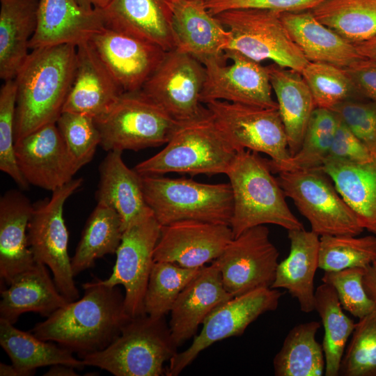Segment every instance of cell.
Segmentation results:
<instances>
[{
  "label": "cell",
  "mask_w": 376,
  "mask_h": 376,
  "mask_svg": "<svg viewBox=\"0 0 376 376\" xmlns=\"http://www.w3.org/2000/svg\"><path fill=\"white\" fill-rule=\"evenodd\" d=\"M82 288L84 294L80 299L69 301L30 331L41 340L76 353L79 358L107 347L132 318L118 285L108 286L95 279Z\"/></svg>",
  "instance_id": "cell-1"
},
{
  "label": "cell",
  "mask_w": 376,
  "mask_h": 376,
  "mask_svg": "<svg viewBox=\"0 0 376 376\" xmlns=\"http://www.w3.org/2000/svg\"><path fill=\"white\" fill-rule=\"evenodd\" d=\"M76 57L77 47L73 45L30 51L14 79L17 86L15 142L56 122L70 89Z\"/></svg>",
  "instance_id": "cell-2"
},
{
  "label": "cell",
  "mask_w": 376,
  "mask_h": 376,
  "mask_svg": "<svg viewBox=\"0 0 376 376\" xmlns=\"http://www.w3.org/2000/svg\"><path fill=\"white\" fill-rule=\"evenodd\" d=\"M267 159L249 150L237 151L227 173L233 199L230 226L234 237L260 225L288 231L304 226L289 208L285 195Z\"/></svg>",
  "instance_id": "cell-3"
},
{
  "label": "cell",
  "mask_w": 376,
  "mask_h": 376,
  "mask_svg": "<svg viewBox=\"0 0 376 376\" xmlns=\"http://www.w3.org/2000/svg\"><path fill=\"white\" fill-rule=\"evenodd\" d=\"M237 152L209 111L179 123L165 148L134 169L141 175L226 174Z\"/></svg>",
  "instance_id": "cell-4"
},
{
  "label": "cell",
  "mask_w": 376,
  "mask_h": 376,
  "mask_svg": "<svg viewBox=\"0 0 376 376\" xmlns=\"http://www.w3.org/2000/svg\"><path fill=\"white\" fill-rule=\"evenodd\" d=\"M178 348L165 317L146 314L132 318L107 347L80 359L115 376H160Z\"/></svg>",
  "instance_id": "cell-5"
},
{
  "label": "cell",
  "mask_w": 376,
  "mask_h": 376,
  "mask_svg": "<svg viewBox=\"0 0 376 376\" xmlns=\"http://www.w3.org/2000/svg\"><path fill=\"white\" fill-rule=\"evenodd\" d=\"M146 201L161 226L197 220L230 226L233 199L228 183L141 175Z\"/></svg>",
  "instance_id": "cell-6"
},
{
  "label": "cell",
  "mask_w": 376,
  "mask_h": 376,
  "mask_svg": "<svg viewBox=\"0 0 376 376\" xmlns=\"http://www.w3.org/2000/svg\"><path fill=\"white\" fill-rule=\"evenodd\" d=\"M107 151L140 150L166 144L179 123L141 90L123 92L94 118Z\"/></svg>",
  "instance_id": "cell-7"
},
{
  "label": "cell",
  "mask_w": 376,
  "mask_h": 376,
  "mask_svg": "<svg viewBox=\"0 0 376 376\" xmlns=\"http://www.w3.org/2000/svg\"><path fill=\"white\" fill-rule=\"evenodd\" d=\"M277 178L285 195L308 221L318 235H359L358 217L321 169L283 171Z\"/></svg>",
  "instance_id": "cell-8"
},
{
  "label": "cell",
  "mask_w": 376,
  "mask_h": 376,
  "mask_svg": "<svg viewBox=\"0 0 376 376\" xmlns=\"http://www.w3.org/2000/svg\"><path fill=\"white\" fill-rule=\"evenodd\" d=\"M230 31L227 50L260 63H274L300 72L308 64L281 19V13L261 9H235L214 15Z\"/></svg>",
  "instance_id": "cell-9"
},
{
  "label": "cell",
  "mask_w": 376,
  "mask_h": 376,
  "mask_svg": "<svg viewBox=\"0 0 376 376\" xmlns=\"http://www.w3.org/2000/svg\"><path fill=\"white\" fill-rule=\"evenodd\" d=\"M82 183V178H73L52 191L50 198L33 204L27 229L29 245L35 260L49 268L58 290L69 301L77 300L79 294L68 253L69 234L63 207Z\"/></svg>",
  "instance_id": "cell-10"
},
{
  "label": "cell",
  "mask_w": 376,
  "mask_h": 376,
  "mask_svg": "<svg viewBox=\"0 0 376 376\" xmlns=\"http://www.w3.org/2000/svg\"><path fill=\"white\" fill-rule=\"evenodd\" d=\"M213 119L237 150L269 156L272 172L283 169L291 155L278 109L216 100L205 104Z\"/></svg>",
  "instance_id": "cell-11"
},
{
  "label": "cell",
  "mask_w": 376,
  "mask_h": 376,
  "mask_svg": "<svg viewBox=\"0 0 376 376\" xmlns=\"http://www.w3.org/2000/svg\"><path fill=\"white\" fill-rule=\"evenodd\" d=\"M283 292L263 288L233 297L212 311L202 324L190 346L178 352L165 368L166 376H178L198 354L212 344L241 336L261 315L276 310Z\"/></svg>",
  "instance_id": "cell-12"
},
{
  "label": "cell",
  "mask_w": 376,
  "mask_h": 376,
  "mask_svg": "<svg viewBox=\"0 0 376 376\" xmlns=\"http://www.w3.org/2000/svg\"><path fill=\"white\" fill-rule=\"evenodd\" d=\"M205 66L193 56L177 49L166 52L141 91L178 123L209 112L200 100Z\"/></svg>",
  "instance_id": "cell-13"
},
{
  "label": "cell",
  "mask_w": 376,
  "mask_h": 376,
  "mask_svg": "<svg viewBox=\"0 0 376 376\" xmlns=\"http://www.w3.org/2000/svg\"><path fill=\"white\" fill-rule=\"evenodd\" d=\"M279 252L265 225L251 228L233 237L213 262L226 291L233 297L259 288H271Z\"/></svg>",
  "instance_id": "cell-14"
},
{
  "label": "cell",
  "mask_w": 376,
  "mask_h": 376,
  "mask_svg": "<svg viewBox=\"0 0 376 376\" xmlns=\"http://www.w3.org/2000/svg\"><path fill=\"white\" fill-rule=\"evenodd\" d=\"M160 230L161 225L154 215L127 228L116 252L111 275L100 279L108 286H123L125 308L132 318L146 314L144 299Z\"/></svg>",
  "instance_id": "cell-15"
},
{
  "label": "cell",
  "mask_w": 376,
  "mask_h": 376,
  "mask_svg": "<svg viewBox=\"0 0 376 376\" xmlns=\"http://www.w3.org/2000/svg\"><path fill=\"white\" fill-rule=\"evenodd\" d=\"M225 56L231 60L229 65L216 61L204 65L201 103L221 100L278 109L277 102L272 98L267 67L235 51L226 50Z\"/></svg>",
  "instance_id": "cell-16"
},
{
  "label": "cell",
  "mask_w": 376,
  "mask_h": 376,
  "mask_svg": "<svg viewBox=\"0 0 376 376\" xmlns=\"http://www.w3.org/2000/svg\"><path fill=\"white\" fill-rule=\"evenodd\" d=\"M18 168L29 185L53 191L81 169L54 123L45 125L15 143Z\"/></svg>",
  "instance_id": "cell-17"
},
{
  "label": "cell",
  "mask_w": 376,
  "mask_h": 376,
  "mask_svg": "<svg viewBox=\"0 0 376 376\" xmlns=\"http://www.w3.org/2000/svg\"><path fill=\"white\" fill-rule=\"evenodd\" d=\"M234 237L230 226L182 220L161 226L155 261L200 268L216 260Z\"/></svg>",
  "instance_id": "cell-18"
},
{
  "label": "cell",
  "mask_w": 376,
  "mask_h": 376,
  "mask_svg": "<svg viewBox=\"0 0 376 376\" xmlns=\"http://www.w3.org/2000/svg\"><path fill=\"white\" fill-rule=\"evenodd\" d=\"M123 92L140 91L163 60L159 47L104 27L88 40Z\"/></svg>",
  "instance_id": "cell-19"
},
{
  "label": "cell",
  "mask_w": 376,
  "mask_h": 376,
  "mask_svg": "<svg viewBox=\"0 0 376 376\" xmlns=\"http://www.w3.org/2000/svg\"><path fill=\"white\" fill-rule=\"evenodd\" d=\"M98 11L104 27L155 45L165 52L177 47L172 0H111Z\"/></svg>",
  "instance_id": "cell-20"
},
{
  "label": "cell",
  "mask_w": 376,
  "mask_h": 376,
  "mask_svg": "<svg viewBox=\"0 0 376 376\" xmlns=\"http://www.w3.org/2000/svg\"><path fill=\"white\" fill-rule=\"evenodd\" d=\"M176 49L201 63H226L231 34L210 13L203 0H172Z\"/></svg>",
  "instance_id": "cell-21"
},
{
  "label": "cell",
  "mask_w": 376,
  "mask_h": 376,
  "mask_svg": "<svg viewBox=\"0 0 376 376\" xmlns=\"http://www.w3.org/2000/svg\"><path fill=\"white\" fill-rule=\"evenodd\" d=\"M232 297L216 264L212 262L204 266L182 290L171 309L169 325L177 347L194 337L209 314Z\"/></svg>",
  "instance_id": "cell-22"
},
{
  "label": "cell",
  "mask_w": 376,
  "mask_h": 376,
  "mask_svg": "<svg viewBox=\"0 0 376 376\" xmlns=\"http://www.w3.org/2000/svg\"><path fill=\"white\" fill-rule=\"evenodd\" d=\"M104 27L98 10H86L77 0H38L36 27L29 48L77 46Z\"/></svg>",
  "instance_id": "cell-23"
},
{
  "label": "cell",
  "mask_w": 376,
  "mask_h": 376,
  "mask_svg": "<svg viewBox=\"0 0 376 376\" xmlns=\"http://www.w3.org/2000/svg\"><path fill=\"white\" fill-rule=\"evenodd\" d=\"M77 47L72 82L63 111L94 118L106 112L123 93L88 41Z\"/></svg>",
  "instance_id": "cell-24"
},
{
  "label": "cell",
  "mask_w": 376,
  "mask_h": 376,
  "mask_svg": "<svg viewBox=\"0 0 376 376\" xmlns=\"http://www.w3.org/2000/svg\"><path fill=\"white\" fill-rule=\"evenodd\" d=\"M122 152L109 151L100 164L95 198L118 212L124 232L153 214L145 199L141 175L125 164Z\"/></svg>",
  "instance_id": "cell-25"
},
{
  "label": "cell",
  "mask_w": 376,
  "mask_h": 376,
  "mask_svg": "<svg viewBox=\"0 0 376 376\" xmlns=\"http://www.w3.org/2000/svg\"><path fill=\"white\" fill-rule=\"evenodd\" d=\"M33 207L18 189H10L0 198V277L8 285L36 263L27 235Z\"/></svg>",
  "instance_id": "cell-26"
},
{
  "label": "cell",
  "mask_w": 376,
  "mask_h": 376,
  "mask_svg": "<svg viewBox=\"0 0 376 376\" xmlns=\"http://www.w3.org/2000/svg\"><path fill=\"white\" fill-rule=\"evenodd\" d=\"M290 251L279 263L271 286L285 289L295 298L303 313L315 311L314 277L319 268L320 236L303 229L288 230Z\"/></svg>",
  "instance_id": "cell-27"
},
{
  "label": "cell",
  "mask_w": 376,
  "mask_h": 376,
  "mask_svg": "<svg viewBox=\"0 0 376 376\" xmlns=\"http://www.w3.org/2000/svg\"><path fill=\"white\" fill-rule=\"evenodd\" d=\"M0 319L15 324L27 312L48 318L69 301L59 292L47 266L36 262L33 267L17 276L1 290Z\"/></svg>",
  "instance_id": "cell-28"
},
{
  "label": "cell",
  "mask_w": 376,
  "mask_h": 376,
  "mask_svg": "<svg viewBox=\"0 0 376 376\" xmlns=\"http://www.w3.org/2000/svg\"><path fill=\"white\" fill-rule=\"evenodd\" d=\"M281 19L308 62L344 68L362 58L354 44L320 22L311 10L282 13Z\"/></svg>",
  "instance_id": "cell-29"
},
{
  "label": "cell",
  "mask_w": 376,
  "mask_h": 376,
  "mask_svg": "<svg viewBox=\"0 0 376 376\" xmlns=\"http://www.w3.org/2000/svg\"><path fill=\"white\" fill-rule=\"evenodd\" d=\"M267 68L286 132L289 152L292 156L301 147L308 123L316 107L300 72L275 63Z\"/></svg>",
  "instance_id": "cell-30"
},
{
  "label": "cell",
  "mask_w": 376,
  "mask_h": 376,
  "mask_svg": "<svg viewBox=\"0 0 376 376\" xmlns=\"http://www.w3.org/2000/svg\"><path fill=\"white\" fill-rule=\"evenodd\" d=\"M0 77L13 79L30 52L38 0H0Z\"/></svg>",
  "instance_id": "cell-31"
},
{
  "label": "cell",
  "mask_w": 376,
  "mask_h": 376,
  "mask_svg": "<svg viewBox=\"0 0 376 376\" xmlns=\"http://www.w3.org/2000/svg\"><path fill=\"white\" fill-rule=\"evenodd\" d=\"M321 169L331 178L363 228L376 235V157L363 163L327 157Z\"/></svg>",
  "instance_id": "cell-32"
},
{
  "label": "cell",
  "mask_w": 376,
  "mask_h": 376,
  "mask_svg": "<svg viewBox=\"0 0 376 376\" xmlns=\"http://www.w3.org/2000/svg\"><path fill=\"white\" fill-rule=\"evenodd\" d=\"M0 344L19 376L33 375L38 368L58 363L78 370L86 366L70 350L54 342L41 340L30 331H21L3 319H0Z\"/></svg>",
  "instance_id": "cell-33"
},
{
  "label": "cell",
  "mask_w": 376,
  "mask_h": 376,
  "mask_svg": "<svg viewBox=\"0 0 376 376\" xmlns=\"http://www.w3.org/2000/svg\"><path fill=\"white\" fill-rule=\"evenodd\" d=\"M123 234L122 221L111 207L97 203L81 233L71 267L75 276L93 267L97 259L116 253Z\"/></svg>",
  "instance_id": "cell-34"
},
{
  "label": "cell",
  "mask_w": 376,
  "mask_h": 376,
  "mask_svg": "<svg viewBox=\"0 0 376 376\" xmlns=\"http://www.w3.org/2000/svg\"><path fill=\"white\" fill-rule=\"evenodd\" d=\"M320 322L310 321L297 324L285 336L273 359L276 376H322L325 373L322 345L316 334Z\"/></svg>",
  "instance_id": "cell-35"
},
{
  "label": "cell",
  "mask_w": 376,
  "mask_h": 376,
  "mask_svg": "<svg viewBox=\"0 0 376 376\" xmlns=\"http://www.w3.org/2000/svg\"><path fill=\"white\" fill-rule=\"evenodd\" d=\"M311 11L354 45L376 36V0H323Z\"/></svg>",
  "instance_id": "cell-36"
},
{
  "label": "cell",
  "mask_w": 376,
  "mask_h": 376,
  "mask_svg": "<svg viewBox=\"0 0 376 376\" xmlns=\"http://www.w3.org/2000/svg\"><path fill=\"white\" fill-rule=\"evenodd\" d=\"M314 308L324 328V375L338 376L347 343L356 323L345 314L335 290L329 284L322 283L315 290Z\"/></svg>",
  "instance_id": "cell-37"
},
{
  "label": "cell",
  "mask_w": 376,
  "mask_h": 376,
  "mask_svg": "<svg viewBox=\"0 0 376 376\" xmlns=\"http://www.w3.org/2000/svg\"><path fill=\"white\" fill-rule=\"evenodd\" d=\"M203 267L187 268L171 262L155 261L145 295L146 313L165 317L182 290Z\"/></svg>",
  "instance_id": "cell-38"
},
{
  "label": "cell",
  "mask_w": 376,
  "mask_h": 376,
  "mask_svg": "<svg viewBox=\"0 0 376 376\" xmlns=\"http://www.w3.org/2000/svg\"><path fill=\"white\" fill-rule=\"evenodd\" d=\"M376 259V235H322L320 237L319 268L336 272L366 268Z\"/></svg>",
  "instance_id": "cell-39"
},
{
  "label": "cell",
  "mask_w": 376,
  "mask_h": 376,
  "mask_svg": "<svg viewBox=\"0 0 376 376\" xmlns=\"http://www.w3.org/2000/svg\"><path fill=\"white\" fill-rule=\"evenodd\" d=\"M338 121L332 110L316 107L308 123L300 148L281 171L321 167L328 157Z\"/></svg>",
  "instance_id": "cell-40"
},
{
  "label": "cell",
  "mask_w": 376,
  "mask_h": 376,
  "mask_svg": "<svg viewBox=\"0 0 376 376\" xmlns=\"http://www.w3.org/2000/svg\"><path fill=\"white\" fill-rule=\"evenodd\" d=\"M301 74L309 88L316 107L331 110L350 100L354 86L343 68L321 62H308Z\"/></svg>",
  "instance_id": "cell-41"
},
{
  "label": "cell",
  "mask_w": 376,
  "mask_h": 376,
  "mask_svg": "<svg viewBox=\"0 0 376 376\" xmlns=\"http://www.w3.org/2000/svg\"><path fill=\"white\" fill-rule=\"evenodd\" d=\"M338 375L376 376V308L356 323Z\"/></svg>",
  "instance_id": "cell-42"
},
{
  "label": "cell",
  "mask_w": 376,
  "mask_h": 376,
  "mask_svg": "<svg viewBox=\"0 0 376 376\" xmlns=\"http://www.w3.org/2000/svg\"><path fill=\"white\" fill-rule=\"evenodd\" d=\"M16 100L15 79L4 81L0 89V170L9 175L21 189H27L29 185L18 168L15 153Z\"/></svg>",
  "instance_id": "cell-43"
},
{
  "label": "cell",
  "mask_w": 376,
  "mask_h": 376,
  "mask_svg": "<svg viewBox=\"0 0 376 376\" xmlns=\"http://www.w3.org/2000/svg\"><path fill=\"white\" fill-rule=\"evenodd\" d=\"M56 124L79 166L81 168L89 163L101 141L94 118L78 113L62 111Z\"/></svg>",
  "instance_id": "cell-44"
},
{
  "label": "cell",
  "mask_w": 376,
  "mask_h": 376,
  "mask_svg": "<svg viewBox=\"0 0 376 376\" xmlns=\"http://www.w3.org/2000/svg\"><path fill=\"white\" fill-rule=\"evenodd\" d=\"M365 269L353 267L324 272L322 277V283L334 288L343 308L359 319L376 308L375 301L368 295L363 284Z\"/></svg>",
  "instance_id": "cell-45"
},
{
  "label": "cell",
  "mask_w": 376,
  "mask_h": 376,
  "mask_svg": "<svg viewBox=\"0 0 376 376\" xmlns=\"http://www.w3.org/2000/svg\"><path fill=\"white\" fill-rule=\"evenodd\" d=\"M331 110L376 157V104L347 100Z\"/></svg>",
  "instance_id": "cell-46"
},
{
  "label": "cell",
  "mask_w": 376,
  "mask_h": 376,
  "mask_svg": "<svg viewBox=\"0 0 376 376\" xmlns=\"http://www.w3.org/2000/svg\"><path fill=\"white\" fill-rule=\"evenodd\" d=\"M210 14L235 9H261L278 13L311 10L323 0H203Z\"/></svg>",
  "instance_id": "cell-47"
},
{
  "label": "cell",
  "mask_w": 376,
  "mask_h": 376,
  "mask_svg": "<svg viewBox=\"0 0 376 376\" xmlns=\"http://www.w3.org/2000/svg\"><path fill=\"white\" fill-rule=\"evenodd\" d=\"M327 157L356 163L367 162L375 158L340 119Z\"/></svg>",
  "instance_id": "cell-48"
},
{
  "label": "cell",
  "mask_w": 376,
  "mask_h": 376,
  "mask_svg": "<svg viewBox=\"0 0 376 376\" xmlns=\"http://www.w3.org/2000/svg\"><path fill=\"white\" fill-rule=\"evenodd\" d=\"M343 69L357 93L376 104V61L362 57Z\"/></svg>",
  "instance_id": "cell-49"
},
{
  "label": "cell",
  "mask_w": 376,
  "mask_h": 376,
  "mask_svg": "<svg viewBox=\"0 0 376 376\" xmlns=\"http://www.w3.org/2000/svg\"><path fill=\"white\" fill-rule=\"evenodd\" d=\"M363 284L367 293L376 303V259L365 269Z\"/></svg>",
  "instance_id": "cell-50"
},
{
  "label": "cell",
  "mask_w": 376,
  "mask_h": 376,
  "mask_svg": "<svg viewBox=\"0 0 376 376\" xmlns=\"http://www.w3.org/2000/svg\"><path fill=\"white\" fill-rule=\"evenodd\" d=\"M358 53L364 58L376 61V36L364 42L355 44Z\"/></svg>",
  "instance_id": "cell-51"
},
{
  "label": "cell",
  "mask_w": 376,
  "mask_h": 376,
  "mask_svg": "<svg viewBox=\"0 0 376 376\" xmlns=\"http://www.w3.org/2000/svg\"><path fill=\"white\" fill-rule=\"evenodd\" d=\"M75 368L66 364H54L43 375L45 376H77L79 375Z\"/></svg>",
  "instance_id": "cell-52"
},
{
  "label": "cell",
  "mask_w": 376,
  "mask_h": 376,
  "mask_svg": "<svg viewBox=\"0 0 376 376\" xmlns=\"http://www.w3.org/2000/svg\"><path fill=\"white\" fill-rule=\"evenodd\" d=\"M111 0H77L79 4L88 10H100L107 6Z\"/></svg>",
  "instance_id": "cell-53"
},
{
  "label": "cell",
  "mask_w": 376,
  "mask_h": 376,
  "mask_svg": "<svg viewBox=\"0 0 376 376\" xmlns=\"http://www.w3.org/2000/svg\"><path fill=\"white\" fill-rule=\"evenodd\" d=\"M0 375L19 376L18 371L13 364L8 365L2 362L0 363Z\"/></svg>",
  "instance_id": "cell-54"
}]
</instances>
